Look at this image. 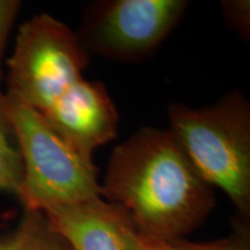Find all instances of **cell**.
I'll return each instance as SVG.
<instances>
[{"instance_id": "obj_8", "label": "cell", "mask_w": 250, "mask_h": 250, "mask_svg": "<svg viewBox=\"0 0 250 250\" xmlns=\"http://www.w3.org/2000/svg\"><path fill=\"white\" fill-rule=\"evenodd\" d=\"M0 250H73L39 210L23 208L12 232L0 236Z\"/></svg>"}, {"instance_id": "obj_2", "label": "cell", "mask_w": 250, "mask_h": 250, "mask_svg": "<svg viewBox=\"0 0 250 250\" xmlns=\"http://www.w3.org/2000/svg\"><path fill=\"white\" fill-rule=\"evenodd\" d=\"M169 130L193 166L226 193L237 217L250 220V103L233 89L213 104L168 109Z\"/></svg>"}, {"instance_id": "obj_4", "label": "cell", "mask_w": 250, "mask_h": 250, "mask_svg": "<svg viewBox=\"0 0 250 250\" xmlns=\"http://www.w3.org/2000/svg\"><path fill=\"white\" fill-rule=\"evenodd\" d=\"M89 54L67 24L41 13L19 27L7 66L9 99L43 112L83 78Z\"/></svg>"}, {"instance_id": "obj_1", "label": "cell", "mask_w": 250, "mask_h": 250, "mask_svg": "<svg viewBox=\"0 0 250 250\" xmlns=\"http://www.w3.org/2000/svg\"><path fill=\"white\" fill-rule=\"evenodd\" d=\"M101 197L121 206L142 235L187 239L215 205L204 180L169 129L143 127L112 149Z\"/></svg>"}, {"instance_id": "obj_10", "label": "cell", "mask_w": 250, "mask_h": 250, "mask_svg": "<svg viewBox=\"0 0 250 250\" xmlns=\"http://www.w3.org/2000/svg\"><path fill=\"white\" fill-rule=\"evenodd\" d=\"M169 243L174 250H250V224L249 220L236 218L232 232L221 239L208 242L179 239Z\"/></svg>"}, {"instance_id": "obj_7", "label": "cell", "mask_w": 250, "mask_h": 250, "mask_svg": "<svg viewBox=\"0 0 250 250\" xmlns=\"http://www.w3.org/2000/svg\"><path fill=\"white\" fill-rule=\"evenodd\" d=\"M73 250H126L134 225L121 206L102 197L42 211Z\"/></svg>"}, {"instance_id": "obj_11", "label": "cell", "mask_w": 250, "mask_h": 250, "mask_svg": "<svg viewBox=\"0 0 250 250\" xmlns=\"http://www.w3.org/2000/svg\"><path fill=\"white\" fill-rule=\"evenodd\" d=\"M221 9L228 26L243 40L250 36V1L249 0H225Z\"/></svg>"}, {"instance_id": "obj_5", "label": "cell", "mask_w": 250, "mask_h": 250, "mask_svg": "<svg viewBox=\"0 0 250 250\" xmlns=\"http://www.w3.org/2000/svg\"><path fill=\"white\" fill-rule=\"evenodd\" d=\"M186 0H112L85 15L81 44L88 54L122 62L142 59L164 42L182 19Z\"/></svg>"}, {"instance_id": "obj_3", "label": "cell", "mask_w": 250, "mask_h": 250, "mask_svg": "<svg viewBox=\"0 0 250 250\" xmlns=\"http://www.w3.org/2000/svg\"><path fill=\"white\" fill-rule=\"evenodd\" d=\"M6 110L23 160L18 198L26 210L76 204L101 197L98 168L71 148L40 112L7 98Z\"/></svg>"}, {"instance_id": "obj_6", "label": "cell", "mask_w": 250, "mask_h": 250, "mask_svg": "<svg viewBox=\"0 0 250 250\" xmlns=\"http://www.w3.org/2000/svg\"><path fill=\"white\" fill-rule=\"evenodd\" d=\"M40 114L71 148L89 161L96 148L117 136V108L100 81L81 78Z\"/></svg>"}, {"instance_id": "obj_12", "label": "cell", "mask_w": 250, "mask_h": 250, "mask_svg": "<svg viewBox=\"0 0 250 250\" xmlns=\"http://www.w3.org/2000/svg\"><path fill=\"white\" fill-rule=\"evenodd\" d=\"M20 8L21 1L19 0H0V79L6 44ZM1 92L0 89V93Z\"/></svg>"}, {"instance_id": "obj_9", "label": "cell", "mask_w": 250, "mask_h": 250, "mask_svg": "<svg viewBox=\"0 0 250 250\" xmlns=\"http://www.w3.org/2000/svg\"><path fill=\"white\" fill-rule=\"evenodd\" d=\"M23 179V160L13 125L0 93V192L18 196Z\"/></svg>"}, {"instance_id": "obj_13", "label": "cell", "mask_w": 250, "mask_h": 250, "mask_svg": "<svg viewBox=\"0 0 250 250\" xmlns=\"http://www.w3.org/2000/svg\"><path fill=\"white\" fill-rule=\"evenodd\" d=\"M126 250H174V248L169 242L142 235L137 229H133L127 236Z\"/></svg>"}]
</instances>
